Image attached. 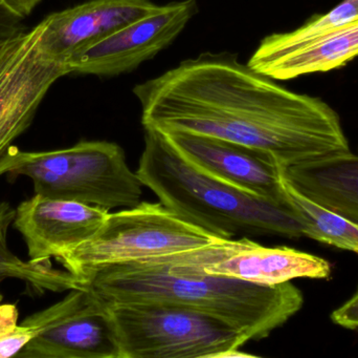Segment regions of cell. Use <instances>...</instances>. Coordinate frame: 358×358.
<instances>
[{"mask_svg": "<svg viewBox=\"0 0 358 358\" xmlns=\"http://www.w3.org/2000/svg\"><path fill=\"white\" fill-rule=\"evenodd\" d=\"M144 128L180 130L245 145L282 168L351 151L338 113L244 64L206 52L138 84Z\"/></svg>", "mask_w": 358, "mask_h": 358, "instance_id": "obj_1", "label": "cell"}, {"mask_svg": "<svg viewBox=\"0 0 358 358\" xmlns=\"http://www.w3.org/2000/svg\"><path fill=\"white\" fill-rule=\"evenodd\" d=\"M109 305H170L210 315L248 340H261L302 309L304 296L290 283L266 286L216 275H176L150 261L103 267L79 280Z\"/></svg>", "mask_w": 358, "mask_h": 358, "instance_id": "obj_2", "label": "cell"}, {"mask_svg": "<svg viewBox=\"0 0 358 358\" xmlns=\"http://www.w3.org/2000/svg\"><path fill=\"white\" fill-rule=\"evenodd\" d=\"M136 172L165 207L220 239L307 237L306 222L290 203H273L204 174L185 161L159 130L145 128Z\"/></svg>", "mask_w": 358, "mask_h": 358, "instance_id": "obj_3", "label": "cell"}, {"mask_svg": "<svg viewBox=\"0 0 358 358\" xmlns=\"http://www.w3.org/2000/svg\"><path fill=\"white\" fill-rule=\"evenodd\" d=\"M4 174L31 179L35 195L108 212L138 205L143 193L142 182L130 170L125 151L108 141H81L50 151L10 147L0 160V176Z\"/></svg>", "mask_w": 358, "mask_h": 358, "instance_id": "obj_4", "label": "cell"}, {"mask_svg": "<svg viewBox=\"0 0 358 358\" xmlns=\"http://www.w3.org/2000/svg\"><path fill=\"white\" fill-rule=\"evenodd\" d=\"M219 239L161 202H141L109 214L90 239L57 260L79 281L103 267L172 256L210 245Z\"/></svg>", "mask_w": 358, "mask_h": 358, "instance_id": "obj_5", "label": "cell"}, {"mask_svg": "<svg viewBox=\"0 0 358 358\" xmlns=\"http://www.w3.org/2000/svg\"><path fill=\"white\" fill-rule=\"evenodd\" d=\"M109 307L121 358H220L250 342L225 322L181 307Z\"/></svg>", "mask_w": 358, "mask_h": 358, "instance_id": "obj_6", "label": "cell"}, {"mask_svg": "<svg viewBox=\"0 0 358 358\" xmlns=\"http://www.w3.org/2000/svg\"><path fill=\"white\" fill-rule=\"evenodd\" d=\"M176 275L231 277L273 286L294 279H329L325 259L290 247H265L248 237L219 239L210 245L149 259Z\"/></svg>", "mask_w": 358, "mask_h": 358, "instance_id": "obj_7", "label": "cell"}, {"mask_svg": "<svg viewBox=\"0 0 358 358\" xmlns=\"http://www.w3.org/2000/svg\"><path fill=\"white\" fill-rule=\"evenodd\" d=\"M22 325L33 336L17 357L121 358L110 307L86 288L71 290Z\"/></svg>", "mask_w": 358, "mask_h": 358, "instance_id": "obj_8", "label": "cell"}, {"mask_svg": "<svg viewBox=\"0 0 358 358\" xmlns=\"http://www.w3.org/2000/svg\"><path fill=\"white\" fill-rule=\"evenodd\" d=\"M41 22L0 39V160L31 125L52 84L69 75L41 44Z\"/></svg>", "mask_w": 358, "mask_h": 358, "instance_id": "obj_9", "label": "cell"}, {"mask_svg": "<svg viewBox=\"0 0 358 358\" xmlns=\"http://www.w3.org/2000/svg\"><path fill=\"white\" fill-rule=\"evenodd\" d=\"M197 13V0L157 6L76 54L67 63L69 71L99 77L130 73L172 44Z\"/></svg>", "mask_w": 358, "mask_h": 358, "instance_id": "obj_10", "label": "cell"}, {"mask_svg": "<svg viewBox=\"0 0 358 358\" xmlns=\"http://www.w3.org/2000/svg\"><path fill=\"white\" fill-rule=\"evenodd\" d=\"M161 132L185 161L204 174L273 203L289 204L283 168L267 153L206 135Z\"/></svg>", "mask_w": 358, "mask_h": 358, "instance_id": "obj_11", "label": "cell"}, {"mask_svg": "<svg viewBox=\"0 0 358 358\" xmlns=\"http://www.w3.org/2000/svg\"><path fill=\"white\" fill-rule=\"evenodd\" d=\"M108 214L96 206L35 195L17 207L13 223L27 244L29 261L45 263L90 239Z\"/></svg>", "mask_w": 358, "mask_h": 358, "instance_id": "obj_12", "label": "cell"}, {"mask_svg": "<svg viewBox=\"0 0 358 358\" xmlns=\"http://www.w3.org/2000/svg\"><path fill=\"white\" fill-rule=\"evenodd\" d=\"M157 6L150 0H90L52 13L41 21L42 46L48 54L67 65L84 48L149 14Z\"/></svg>", "mask_w": 358, "mask_h": 358, "instance_id": "obj_13", "label": "cell"}, {"mask_svg": "<svg viewBox=\"0 0 358 358\" xmlns=\"http://www.w3.org/2000/svg\"><path fill=\"white\" fill-rule=\"evenodd\" d=\"M282 174L305 197L358 223V155L338 153L283 168Z\"/></svg>", "mask_w": 358, "mask_h": 358, "instance_id": "obj_14", "label": "cell"}, {"mask_svg": "<svg viewBox=\"0 0 358 358\" xmlns=\"http://www.w3.org/2000/svg\"><path fill=\"white\" fill-rule=\"evenodd\" d=\"M358 56V19L292 52L250 65L275 80H290L343 67Z\"/></svg>", "mask_w": 358, "mask_h": 358, "instance_id": "obj_15", "label": "cell"}, {"mask_svg": "<svg viewBox=\"0 0 358 358\" xmlns=\"http://www.w3.org/2000/svg\"><path fill=\"white\" fill-rule=\"evenodd\" d=\"M15 210L8 203H0V281L18 279L36 291L61 292L79 288V281L69 271L55 269L50 261L34 263L22 261L8 249L6 235L14 222Z\"/></svg>", "mask_w": 358, "mask_h": 358, "instance_id": "obj_16", "label": "cell"}, {"mask_svg": "<svg viewBox=\"0 0 358 358\" xmlns=\"http://www.w3.org/2000/svg\"><path fill=\"white\" fill-rule=\"evenodd\" d=\"M357 19L358 0H344L330 12L313 17L294 31L266 36L250 57L248 64H256L292 52Z\"/></svg>", "mask_w": 358, "mask_h": 358, "instance_id": "obj_17", "label": "cell"}, {"mask_svg": "<svg viewBox=\"0 0 358 358\" xmlns=\"http://www.w3.org/2000/svg\"><path fill=\"white\" fill-rule=\"evenodd\" d=\"M283 182L290 205L306 222V237L358 256V223L305 197L294 189L284 177Z\"/></svg>", "mask_w": 358, "mask_h": 358, "instance_id": "obj_18", "label": "cell"}, {"mask_svg": "<svg viewBox=\"0 0 358 358\" xmlns=\"http://www.w3.org/2000/svg\"><path fill=\"white\" fill-rule=\"evenodd\" d=\"M31 332L22 324L0 338V358L16 357L31 340Z\"/></svg>", "mask_w": 358, "mask_h": 358, "instance_id": "obj_19", "label": "cell"}, {"mask_svg": "<svg viewBox=\"0 0 358 358\" xmlns=\"http://www.w3.org/2000/svg\"><path fill=\"white\" fill-rule=\"evenodd\" d=\"M336 325L346 329H358V288L352 296L331 315Z\"/></svg>", "mask_w": 358, "mask_h": 358, "instance_id": "obj_20", "label": "cell"}, {"mask_svg": "<svg viewBox=\"0 0 358 358\" xmlns=\"http://www.w3.org/2000/svg\"><path fill=\"white\" fill-rule=\"evenodd\" d=\"M22 20V17L10 10L3 0H0V39L25 29Z\"/></svg>", "mask_w": 358, "mask_h": 358, "instance_id": "obj_21", "label": "cell"}, {"mask_svg": "<svg viewBox=\"0 0 358 358\" xmlns=\"http://www.w3.org/2000/svg\"><path fill=\"white\" fill-rule=\"evenodd\" d=\"M0 294V338L12 332L18 326V309L15 305L2 304Z\"/></svg>", "mask_w": 358, "mask_h": 358, "instance_id": "obj_22", "label": "cell"}, {"mask_svg": "<svg viewBox=\"0 0 358 358\" xmlns=\"http://www.w3.org/2000/svg\"><path fill=\"white\" fill-rule=\"evenodd\" d=\"M3 1L10 10L14 11L16 14L24 19L31 14V11L41 0H3Z\"/></svg>", "mask_w": 358, "mask_h": 358, "instance_id": "obj_23", "label": "cell"}]
</instances>
